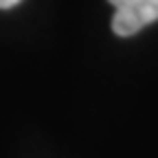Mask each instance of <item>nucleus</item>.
I'll list each match as a JSON object with an SVG mask.
<instances>
[{
	"mask_svg": "<svg viewBox=\"0 0 158 158\" xmlns=\"http://www.w3.org/2000/svg\"><path fill=\"white\" fill-rule=\"evenodd\" d=\"M114 7L112 31L121 37L134 35L158 20V0H110Z\"/></svg>",
	"mask_w": 158,
	"mask_h": 158,
	"instance_id": "1",
	"label": "nucleus"
},
{
	"mask_svg": "<svg viewBox=\"0 0 158 158\" xmlns=\"http://www.w3.org/2000/svg\"><path fill=\"white\" fill-rule=\"evenodd\" d=\"M20 2H22V0H0V9H11Z\"/></svg>",
	"mask_w": 158,
	"mask_h": 158,
	"instance_id": "2",
	"label": "nucleus"
}]
</instances>
